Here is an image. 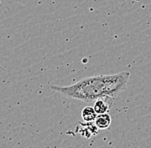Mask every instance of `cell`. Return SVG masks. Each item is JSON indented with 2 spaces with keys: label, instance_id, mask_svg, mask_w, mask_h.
Segmentation results:
<instances>
[{
  "label": "cell",
  "instance_id": "7a4b0ae2",
  "mask_svg": "<svg viewBox=\"0 0 151 148\" xmlns=\"http://www.w3.org/2000/svg\"><path fill=\"white\" fill-rule=\"evenodd\" d=\"M113 97H103L101 99H98L94 101V109L97 114H103V113H108V111L111 110L113 104Z\"/></svg>",
  "mask_w": 151,
  "mask_h": 148
},
{
  "label": "cell",
  "instance_id": "6da1fadb",
  "mask_svg": "<svg viewBox=\"0 0 151 148\" xmlns=\"http://www.w3.org/2000/svg\"><path fill=\"white\" fill-rule=\"evenodd\" d=\"M130 79L131 73L124 71L87 77L70 86H52L50 88L72 99L92 102L107 96L115 98L127 87Z\"/></svg>",
  "mask_w": 151,
  "mask_h": 148
},
{
  "label": "cell",
  "instance_id": "277c9868",
  "mask_svg": "<svg viewBox=\"0 0 151 148\" xmlns=\"http://www.w3.org/2000/svg\"><path fill=\"white\" fill-rule=\"evenodd\" d=\"M96 116H97V113L94 111V107L87 106L82 111V118L86 122H94Z\"/></svg>",
  "mask_w": 151,
  "mask_h": 148
},
{
  "label": "cell",
  "instance_id": "3957f363",
  "mask_svg": "<svg viewBox=\"0 0 151 148\" xmlns=\"http://www.w3.org/2000/svg\"><path fill=\"white\" fill-rule=\"evenodd\" d=\"M94 123L99 129H106L110 127L112 123V119L108 113L97 114Z\"/></svg>",
  "mask_w": 151,
  "mask_h": 148
}]
</instances>
